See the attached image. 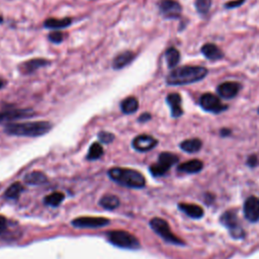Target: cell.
Instances as JSON below:
<instances>
[{
	"instance_id": "obj_1",
	"label": "cell",
	"mask_w": 259,
	"mask_h": 259,
	"mask_svg": "<svg viewBox=\"0 0 259 259\" xmlns=\"http://www.w3.org/2000/svg\"><path fill=\"white\" fill-rule=\"evenodd\" d=\"M208 75V70L201 66H184L172 70L167 78L166 83L171 86L189 85L203 80Z\"/></svg>"
},
{
	"instance_id": "obj_2",
	"label": "cell",
	"mask_w": 259,
	"mask_h": 259,
	"mask_svg": "<svg viewBox=\"0 0 259 259\" xmlns=\"http://www.w3.org/2000/svg\"><path fill=\"white\" fill-rule=\"evenodd\" d=\"M52 124L49 122H29L22 124H9L5 131L12 136L20 137H41L52 130Z\"/></svg>"
},
{
	"instance_id": "obj_3",
	"label": "cell",
	"mask_w": 259,
	"mask_h": 259,
	"mask_svg": "<svg viewBox=\"0 0 259 259\" xmlns=\"http://www.w3.org/2000/svg\"><path fill=\"white\" fill-rule=\"evenodd\" d=\"M109 177L115 183L125 188L142 189L146 185L143 175L134 169L114 167L109 170Z\"/></svg>"
},
{
	"instance_id": "obj_4",
	"label": "cell",
	"mask_w": 259,
	"mask_h": 259,
	"mask_svg": "<svg viewBox=\"0 0 259 259\" xmlns=\"http://www.w3.org/2000/svg\"><path fill=\"white\" fill-rule=\"evenodd\" d=\"M108 238L113 245L120 248L131 250H136L140 248L139 240L134 235L126 231H111L108 233Z\"/></svg>"
},
{
	"instance_id": "obj_5",
	"label": "cell",
	"mask_w": 259,
	"mask_h": 259,
	"mask_svg": "<svg viewBox=\"0 0 259 259\" xmlns=\"http://www.w3.org/2000/svg\"><path fill=\"white\" fill-rule=\"evenodd\" d=\"M179 162V157L169 152H163L159 155L158 162L150 167V172L153 177L159 178L167 174V171Z\"/></svg>"
},
{
	"instance_id": "obj_6",
	"label": "cell",
	"mask_w": 259,
	"mask_h": 259,
	"mask_svg": "<svg viewBox=\"0 0 259 259\" xmlns=\"http://www.w3.org/2000/svg\"><path fill=\"white\" fill-rule=\"evenodd\" d=\"M150 226L152 230L157 233L163 240H165L168 243L176 244V245H184V241H182L180 238H178L174 233L171 232L170 227L166 221L160 218H154L150 222Z\"/></svg>"
},
{
	"instance_id": "obj_7",
	"label": "cell",
	"mask_w": 259,
	"mask_h": 259,
	"mask_svg": "<svg viewBox=\"0 0 259 259\" xmlns=\"http://www.w3.org/2000/svg\"><path fill=\"white\" fill-rule=\"evenodd\" d=\"M201 108L212 114H220L228 109L227 106L223 105L219 98L213 94H205L200 99Z\"/></svg>"
},
{
	"instance_id": "obj_8",
	"label": "cell",
	"mask_w": 259,
	"mask_h": 259,
	"mask_svg": "<svg viewBox=\"0 0 259 259\" xmlns=\"http://www.w3.org/2000/svg\"><path fill=\"white\" fill-rule=\"evenodd\" d=\"M110 224V220L101 217H80L72 221V225L80 229H98Z\"/></svg>"
},
{
	"instance_id": "obj_9",
	"label": "cell",
	"mask_w": 259,
	"mask_h": 259,
	"mask_svg": "<svg viewBox=\"0 0 259 259\" xmlns=\"http://www.w3.org/2000/svg\"><path fill=\"white\" fill-rule=\"evenodd\" d=\"M161 15L168 20H176L182 16L183 8L176 0H162L159 4Z\"/></svg>"
},
{
	"instance_id": "obj_10",
	"label": "cell",
	"mask_w": 259,
	"mask_h": 259,
	"mask_svg": "<svg viewBox=\"0 0 259 259\" xmlns=\"http://www.w3.org/2000/svg\"><path fill=\"white\" fill-rule=\"evenodd\" d=\"M221 223L230 230V233L232 234L233 237L235 238H242L244 235V231L239 225L237 215L232 212L228 211L226 212L222 217H221Z\"/></svg>"
},
{
	"instance_id": "obj_11",
	"label": "cell",
	"mask_w": 259,
	"mask_h": 259,
	"mask_svg": "<svg viewBox=\"0 0 259 259\" xmlns=\"http://www.w3.org/2000/svg\"><path fill=\"white\" fill-rule=\"evenodd\" d=\"M244 215L249 222L255 223L259 220V200L257 198L250 197L245 201Z\"/></svg>"
},
{
	"instance_id": "obj_12",
	"label": "cell",
	"mask_w": 259,
	"mask_h": 259,
	"mask_svg": "<svg viewBox=\"0 0 259 259\" xmlns=\"http://www.w3.org/2000/svg\"><path fill=\"white\" fill-rule=\"evenodd\" d=\"M158 141L149 135H140L133 140V147L139 152H148L155 148Z\"/></svg>"
},
{
	"instance_id": "obj_13",
	"label": "cell",
	"mask_w": 259,
	"mask_h": 259,
	"mask_svg": "<svg viewBox=\"0 0 259 259\" xmlns=\"http://www.w3.org/2000/svg\"><path fill=\"white\" fill-rule=\"evenodd\" d=\"M240 90H241V85L239 83L228 81L220 84L218 86L217 92L221 98L226 100H231V99H234L239 94Z\"/></svg>"
},
{
	"instance_id": "obj_14",
	"label": "cell",
	"mask_w": 259,
	"mask_h": 259,
	"mask_svg": "<svg viewBox=\"0 0 259 259\" xmlns=\"http://www.w3.org/2000/svg\"><path fill=\"white\" fill-rule=\"evenodd\" d=\"M35 115V112L29 109L25 110H12L0 113V124L4 122H12L21 119H27Z\"/></svg>"
},
{
	"instance_id": "obj_15",
	"label": "cell",
	"mask_w": 259,
	"mask_h": 259,
	"mask_svg": "<svg viewBox=\"0 0 259 259\" xmlns=\"http://www.w3.org/2000/svg\"><path fill=\"white\" fill-rule=\"evenodd\" d=\"M166 102L171 110L172 118H180L184 115V110L182 107L183 100L179 94H170L166 98Z\"/></svg>"
},
{
	"instance_id": "obj_16",
	"label": "cell",
	"mask_w": 259,
	"mask_h": 259,
	"mask_svg": "<svg viewBox=\"0 0 259 259\" xmlns=\"http://www.w3.org/2000/svg\"><path fill=\"white\" fill-rule=\"evenodd\" d=\"M50 65V62L45 59H33L23 63L20 66V71L24 74H32L37 71L41 67H45Z\"/></svg>"
},
{
	"instance_id": "obj_17",
	"label": "cell",
	"mask_w": 259,
	"mask_h": 259,
	"mask_svg": "<svg viewBox=\"0 0 259 259\" xmlns=\"http://www.w3.org/2000/svg\"><path fill=\"white\" fill-rule=\"evenodd\" d=\"M202 54L210 61H219L224 58L223 51L217 47L215 44H206L202 48Z\"/></svg>"
},
{
	"instance_id": "obj_18",
	"label": "cell",
	"mask_w": 259,
	"mask_h": 259,
	"mask_svg": "<svg viewBox=\"0 0 259 259\" xmlns=\"http://www.w3.org/2000/svg\"><path fill=\"white\" fill-rule=\"evenodd\" d=\"M204 168V164L201 160L195 159V160H191L188 162H185L183 164H181L179 166V171L181 172H185V174H198L202 169Z\"/></svg>"
},
{
	"instance_id": "obj_19",
	"label": "cell",
	"mask_w": 259,
	"mask_h": 259,
	"mask_svg": "<svg viewBox=\"0 0 259 259\" xmlns=\"http://www.w3.org/2000/svg\"><path fill=\"white\" fill-rule=\"evenodd\" d=\"M135 59V54L133 52L127 51V52H123L122 54L118 55L113 63V67L116 70H120L123 69L124 67L128 66L129 64L132 63V61Z\"/></svg>"
},
{
	"instance_id": "obj_20",
	"label": "cell",
	"mask_w": 259,
	"mask_h": 259,
	"mask_svg": "<svg viewBox=\"0 0 259 259\" xmlns=\"http://www.w3.org/2000/svg\"><path fill=\"white\" fill-rule=\"evenodd\" d=\"M47 182V177L41 171H33L25 177V183L29 186H41Z\"/></svg>"
},
{
	"instance_id": "obj_21",
	"label": "cell",
	"mask_w": 259,
	"mask_h": 259,
	"mask_svg": "<svg viewBox=\"0 0 259 259\" xmlns=\"http://www.w3.org/2000/svg\"><path fill=\"white\" fill-rule=\"evenodd\" d=\"M181 211L187 214L189 217L194 219H200L204 216V210L198 205H190V204H181L179 206Z\"/></svg>"
},
{
	"instance_id": "obj_22",
	"label": "cell",
	"mask_w": 259,
	"mask_h": 259,
	"mask_svg": "<svg viewBox=\"0 0 259 259\" xmlns=\"http://www.w3.org/2000/svg\"><path fill=\"white\" fill-rule=\"evenodd\" d=\"M121 109H122V112L126 115H132V114L136 113L139 109L138 100L136 98H133V97L127 98L126 100H124L122 102Z\"/></svg>"
},
{
	"instance_id": "obj_23",
	"label": "cell",
	"mask_w": 259,
	"mask_h": 259,
	"mask_svg": "<svg viewBox=\"0 0 259 259\" xmlns=\"http://www.w3.org/2000/svg\"><path fill=\"white\" fill-rule=\"evenodd\" d=\"M165 59L167 62V66L172 69L179 65L181 61V54L176 48H169L165 52Z\"/></svg>"
},
{
	"instance_id": "obj_24",
	"label": "cell",
	"mask_w": 259,
	"mask_h": 259,
	"mask_svg": "<svg viewBox=\"0 0 259 259\" xmlns=\"http://www.w3.org/2000/svg\"><path fill=\"white\" fill-rule=\"evenodd\" d=\"M203 143L200 139H189L181 144L182 150L188 153H197L201 150Z\"/></svg>"
},
{
	"instance_id": "obj_25",
	"label": "cell",
	"mask_w": 259,
	"mask_h": 259,
	"mask_svg": "<svg viewBox=\"0 0 259 259\" xmlns=\"http://www.w3.org/2000/svg\"><path fill=\"white\" fill-rule=\"evenodd\" d=\"M71 23H72L71 19H63V20L49 19L44 23V27L52 30H59V29H64L69 27Z\"/></svg>"
},
{
	"instance_id": "obj_26",
	"label": "cell",
	"mask_w": 259,
	"mask_h": 259,
	"mask_svg": "<svg viewBox=\"0 0 259 259\" xmlns=\"http://www.w3.org/2000/svg\"><path fill=\"white\" fill-rule=\"evenodd\" d=\"M100 205L106 210H115L120 206V200L114 195H107L101 199Z\"/></svg>"
},
{
	"instance_id": "obj_27",
	"label": "cell",
	"mask_w": 259,
	"mask_h": 259,
	"mask_svg": "<svg viewBox=\"0 0 259 259\" xmlns=\"http://www.w3.org/2000/svg\"><path fill=\"white\" fill-rule=\"evenodd\" d=\"M24 191L25 189L21 183H15L7 190V192L5 193V197L10 200H17Z\"/></svg>"
},
{
	"instance_id": "obj_28",
	"label": "cell",
	"mask_w": 259,
	"mask_h": 259,
	"mask_svg": "<svg viewBox=\"0 0 259 259\" xmlns=\"http://www.w3.org/2000/svg\"><path fill=\"white\" fill-rule=\"evenodd\" d=\"M65 196L62 193H53L51 195H49L48 197L45 198L44 203L48 206L51 207H58L62 204V202L64 201Z\"/></svg>"
},
{
	"instance_id": "obj_29",
	"label": "cell",
	"mask_w": 259,
	"mask_h": 259,
	"mask_svg": "<svg viewBox=\"0 0 259 259\" xmlns=\"http://www.w3.org/2000/svg\"><path fill=\"white\" fill-rule=\"evenodd\" d=\"M104 155V148L100 143H94L89 151L88 160H98Z\"/></svg>"
},
{
	"instance_id": "obj_30",
	"label": "cell",
	"mask_w": 259,
	"mask_h": 259,
	"mask_svg": "<svg viewBox=\"0 0 259 259\" xmlns=\"http://www.w3.org/2000/svg\"><path fill=\"white\" fill-rule=\"evenodd\" d=\"M195 7L198 11V13L202 15H206L209 13L211 7H212V0H196Z\"/></svg>"
},
{
	"instance_id": "obj_31",
	"label": "cell",
	"mask_w": 259,
	"mask_h": 259,
	"mask_svg": "<svg viewBox=\"0 0 259 259\" xmlns=\"http://www.w3.org/2000/svg\"><path fill=\"white\" fill-rule=\"evenodd\" d=\"M99 139L102 143L109 144V143H112L115 140V136L112 133H109V132H101L99 134Z\"/></svg>"
},
{
	"instance_id": "obj_32",
	"label": "cell",
	"mask_w": 259,
	"mask_h": 259,
	"mask_svg": "<svg viewBox=\"0 0 259 259\" xmlns=\"http://www.w3.org/2000/svg\"><path fill=\"white\" fill-rule=\"evenodd\" d=\"M49 40L55 44H60L64 40V35L61 32H53L49 35Z\"/></svg>"
},
{
	"instance_id": "obj_33",
	"label": "cell",
	"mask_w": 259,
	"mask_h": 259,
	"mask_svg": "<svg viewBox=\"0 0 259 259\" xmlns=\"http://www.w3.org/2000/svg\"><path fill=\"white\" fill-rule=\"evenodd\" d=\"M246 2V0H233V2H229L225 5V8L228 10H232V9H237L241 6H243V4Z\"/></svg>"
},
{
	"instance_id": "obj_34",
	"label": "cell",
	"mask_w": 259,
	"mask_h": 259,
	"mask_svg": "<svg viewBox=\"0 0 259 259\" xmlns=\"http://www.w3.org/2000/svg\"><path fill=\"white\" fill-rule=\"evenodd\" d=\"M8 220L4 216H0V235H3L8 230Z\"/></svg>"
},
{
	"instance_id": "obj_35",
	"label": "cell",
	"mask_w": 259,
	"mask_h": 259,
	"mask_svg": "<svg viewBox=\"0 0 259 259\" xmlns=\"http://www.w3.org/2000/svg\"><path fill=\"white\" fill-rule=\"evenodd\" d=\"M247 164L250 166V167H254L258 164V158L256 155H251L248 160H247Z\"/></svg>"
},
{
	"instance_id": "obj_36",
	"label": "cell",
	"mask_w": 259,
	"mask_h": 259,
	"mask_svg": "<svg viewBox=\"0 0 259 259\" xmlns=\"http://www.w3.org/2000/svg\"><path fill=\"white\" fill-rule=\"evenodd\" d=\"M150 120H151V115L148 114V113H145V114L141 115L140 118H139V122L140 123H146V122H148Z\"/></svg>"
},
{
	"instance_id": "obj_37",
	"label": "cell",
	"mask_w": 259,
	"mask_h": 259,
	"mask_svg": "<svg viewBox=\"0 0 259 259\" xmlns=\"http://www.w3.org/2000/svg\"><path fill=\"white\" fill-rule=\"evenodd\" d=\"M220 134H221L222 137H227V136L231 135V131L229 129H227V128H224V129H222L220 131Z\"/></svg>"
},
{
	"instance_id": "obj_38",
	"label": "cell",
	"mask_w": 259,
	"mask_h": 259,
	"mask_svg": "<svg viewBox=\"0 0 259 259\" xmlns=\"http://www.w3.org/2000/svg\"><path fill=\"white\" fill-rule=\"evenodd\" d=\"M5 86V82L3 80H0V90H2Z\"/></svg>"
},
{
	"instance_id": "obj_39",
	"label": "cell",
	"mask_w": 259,
	"mask_h": 259,
	"mask_svg": "<svg viewBox=\"0 0 259 259\" xmlns=\"http://www.w3.org/2000/svg\"><path fill=\"white\" fill-rule=\"evenodd\" d=\"M3 22H4V19L2 16H0V24H3Z\"/></svg>"
},
{
	"instance_id": "obj_40",
	"label": "cell",
	"mask_w": 259,
	"mask_h": 259,
	"mask_svg": "<svg viewBox=\"0 0 259 259\" xmlns=\"http://www.w3.org/2000/svg\"><path fill=\"white\" fill-rule=\"evenodd\" d=\"M258 114H259V109H258Z\"/></svg>"
}]
</instances>
